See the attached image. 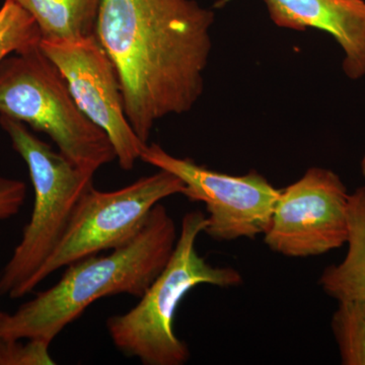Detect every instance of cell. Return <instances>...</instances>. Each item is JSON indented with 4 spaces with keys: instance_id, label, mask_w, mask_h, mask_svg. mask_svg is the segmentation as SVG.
Segmentation results:
<instances>
[{
    "instance_id": "cell-1",
    "label": "cell",
    "mask_w": 365,
    "mask_h": 365,
    "mask_svg": "<svg viewBox=\"0 0 365 365\" xmlns=\"http://www.w3.org/2000/svg\"><path fill=\"white\" fill-rule=\"evenodd\" d=\"M213 24L215 13L196 0H102L96 36L143 143L160 120L191 111L202 96Z\"/></svg>"
},
{
    "instance_id": "cell-2",
    "label": "cell",
    "mask_w": 365,
    "mask_h": 365,
    "mask_svg": "<svg viewBox=\"0 0 365 365\" xmlns=\"http://www.w3.org/2000/svg\"><path fill=\"white\" fill-rule=\"evenodd\" d=\"M177 240L176 223L157 204L137 234L111 254L74 262L56 284L16 313H0V337L52 343L97 300L122 294L140 299L167 265Z\"/></svg>"
},
{
    "instance_id": "cell-3",
    "label": "cell",
    "mask_w": 365,
    "mask_h": 365,
    "mask_svg": "<svg viewBox=\"0 0 365 365\" xmlns=\"http://www.w3.org/2000/svg\"><path fill=\"white\" fill-rule=\"evenodd\" d=\"M206 215L192 211L182 217L176 246L165 267L127 313L107 319L115 347L144 365H182L190 359L188 345L174 331L180 302L197 285L239 287L242 277L232 267H215L199 255L196 242L206 227Z\"/></svg>"
},
{
    "instance_id": "cell-4",
    "label": "cell",
    "mask_w": 365,
    "mask_h": 365,
    "mask_svg": "<svg viewBox=\"0 0 365 365\" xmlns=\"http://www.w3.org/2000/svg\"><path fill=\"white\" fill-rule=\"evenodd\" d=\"M14 150L28 165L35 201L32 217L0 274V294L18 299L38 287V275L66 234L79 201L93 188V173L40 140L19 120L0 115Z\"/></svg>"
},
{
    "instance_id": "cell-5",
    "label": "cell",
    "mask_w": 365,
    "mask_h": 365,
    "mask_svg": "<svg viewBox=\"0 0 365 365\" xmlns=\"http://www.w3.org/2000/svg\"><path fill=\"white\" fill-rule=\"evenodd\" d=\"M0 115L47 134L64 157L93 174L117 160L109 137L79 109L40 45L0 63Z\"/></svg>"
},
{
    "instance_id": "cell-6",
    "label": "cell",
    "mask_w": 365,
    "mask_h": 365,
    "mask_svg": "<svg viewBox=\"0 0 365 365\" xmlns=\"http://www.w3.org/2000/svg\"><path fill=\"white\" fill-rule=\"evenodd\" d=\"M184 189L179 178L163 170L115 191L93 187L79 201L66 234L41 269L38 285L74 262L125 244L140 230L151 209Z\"/></svg>"
},
{
    "instance_id": "cell-7",
    "label": "cell",
    "mask_w": 365,
    "mask_h": 365,
    "mask_svg": "<svg viewBox=\"0 0 365 365\" xmlns=\"http://www.w3.org/2000/svg\"><path fill=\"white\" fill-rule=\"evenodd\" d=\"M140 160L174 174L184 182L182 195L205 204L204 232L215 241L253 240L267 230L281 190L259 173L223 174L189 158L174 157L157 143L146 144Z\"/></svg>"
},
{
    "instance_id": "cell-8",
    "label": "cell",
    "mask_w": 365,
    "mask_h": 365,
    "mask_svg": "<svg viewBox=\"0 0 365 365\" xmlns=\"http://www.w3.org/2000/svg\"><path fill=\"white\" fill-rule=\"evenodd\" d=\"M350 194L333 170L314 167L281 190L264 242L290 258L321 256L347 244Z\"/></svg>"
},
{
    "instance_id": "cell-9",
    "label": "cell",
    "mask_w": 365,
    "mask_h": 365,
    "mask_svg": "<svg viewBox=\"0 0 365 365\" xmlns=\"http://www.w3.org/2000/svg\"><path fill=\"white\" fill-rule=\"evenodd\" d=\"M40 47L63 74L79 109L109 137L120 167L133 169L148 143L127 119L116 67L97 36L73 42L41 41Z\"/></svg>"
},
{
    "instance_id": "cell-10",
    "label": "cell",
    "mask_w": 365,
    "mask_h": 365,
    "mask_svg": "<svg viewBox=\"0 0 365 365\" xmlns=\"http://www.w3.org/2000/svg\"><path fill=\"white\" fill-rule=\"evenodd\" d=\"M269 16L279 28L317 29L332 36L344 53L343 71L357 81L365 76V1L364 0H264Z\"/></svg>"
},
{
    "instance_id": "cell-11",
    "label": "cell",
    "mask_w": 365,
    "mask_h": 365,
    "mask_svg": "<svg viewBox=\"0 0 365 365\" xmlns=\"http://www.w3.org/2000/svg\"><path fill=\"white\" fill-rule=\"evenodd\" d=\"M344 260L327 267L319 284L338 302L365 299V187L350 194L349 237Z\"/></svg>"
},
{
    "instance_id": "cell-12",
    "label": "cell",
    "mask_w": 365,
    "mask_h": 365,
    "mask_svg": "<svg viewBox=\"0 0 365 365\" xmlns=\"http://www.w3.org/2000/svg\"><path fill=\"white\" fill-rule=\"evenodd\" d=\"M30 14L42 41L73 42L96 36L102 0H13Z\"/></svg>"
},
{
    "instance_id": "cell-13",
    "label": "cell",
    "mask_w": 365,
    "mask_h": 365,
    "mask_svg": "<svg viewBox=\"0 0 365 365\" xmlns=\"http://www.w3.org/2000/svg\"><path fill=\"white\" fill-rule=\"evenodd\" d=\"M332 318V331L341 361L344 365H365V299L338 302Z\"/></svg>"
},
{
    "instance_id": "cell-14",
    "label": "cell",
    "mask_w": 365,
    "mask_h": 365,
    "mask_svg": "<svg viewBox=\"0 0 365 365\" xmlns=\"http://www.w3.org/2000/svg\"><path fill=\"white\" fill-rule=\"evenodd\" d=\"M42 41L35 20L13 0L0 7V63L9 55L39 46Z\"/></svg>"
},
{
    "instance_id": "cell-15",
    "label": "cell",
    "mask_w": 365,
    "mask_h": 365,
    "mask_svg": "<svg viewBox=\"0 0 365 365\" xmlns=\"http://www.w3.org/2000/svg\"><path fill=\"white\" fill-rule=\"evenodd\" d=\"M6 339L0 337V365H53L54 359L50 355L51 343L40 339Z\"/></svg>"
},
{
    "instance_id": "cell-16",
    "label": "cell",
    "mask_w": 365,
    "mask_h": 365,
    "mask_svg": "<svg viewBox=\"0 0 365 365\" xmlns=\"http://www.w3.org/2000/svg\"><path fill=\"white\" fill-rule=\"evenodd\" d=\"M26 195L25 182L0 177V220L18 215Z\"/></svg>"
},
{
    "instance_id": "cell-17",
    "label": "cell",
    "mask_w": 365,
    "mask_h": 365,
    "mask_svg": "<svg viewBox=\"0 0 365 365\" xmlns=\"http://www.w3.org/2000/svg\"><path fill=\"white\" fill-rule=\"evenodd\" d=\"M361 170H362V174H364V176L365 178V155H364V158H362Z\"/></svg>"
}]
</instances>
